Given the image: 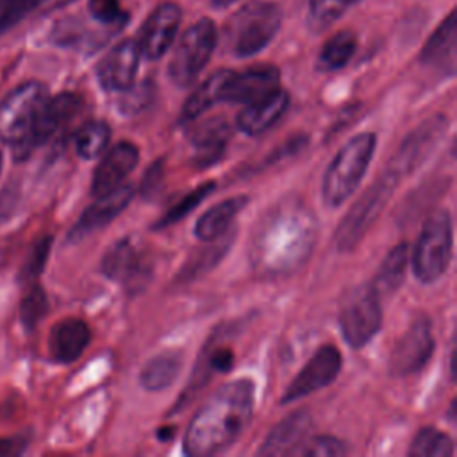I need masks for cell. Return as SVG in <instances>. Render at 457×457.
<instances>
[{
    "mask_svg": "<svg viewBox=\"0 0 457 457\" xmlns=\"http://www.w3.org/2000/svg\"><path fill=\"white\" fill-rule=\"evenodd\" d=\"M312 418L307 409H300L280 420L266 436L259 455H296L298 448L309 437Z\"/></svg>",
    "mask_w": 457,
    "mask_h": 457,
    "instance_id": "18",
    "label": "cell"
},
{
    "mask_svg": "<svg viewBox=\"0 0 457 457\" xmlns=\"http://www.w3.org/2000/svg\"><path fill=\"white\" fill-rule=\"evenodd\" d=\"M277 4L253 0L239 7L225 25V39L236 57H252L264 50L280 29Z\"/></svg>",
    "mask_w": 457,
    "mask_h": 457,
    "instance_id": "4",
    "label": "cell"
},
{
    "mask_svg": "<svg viewBox=\"0 0 457 457\" xmlns=\"http://www.w3.org/2000/svg\"><path fill=\"white\" fill-rule=\"evenodd\" d=\"M207 243H211V245L207 248L200 250L198 255L195 259H191V262L182 270L180 275L184 278H193L200 271H205L211 266H214L221 259V255L227 252V248L230 246L232 236H227V232H225L223 236H220V237H216L212 241H207Z\"/></svg>",
    "mask_w": 457,
    "mask_h": 457,
    "instance_id": "34",
    "label": "cell"
},
{
    "mask_svg": "<svg viewBox=\"0 0 457 457\" xmlns=\"http://www.w3.org/2000/svg\"><path fill=\"white\" fill-rule=\"evenodd\" d=\"M339 327L352 348H362L377 336L382 327V305L371 286H359L346 293L339 309Z\"/></svg>",
    "mask_w": 457,
    "mask_h": 457,
    "instance_id": "9",
    "label": "cell"
},
{
    "mask_svg": "<svg viewBox=\"0 0 457 457\" xmlns=\"http://www.w3.org/2000/svg\"><path fill=\"white\" fill-rule=\"evenodd\" d=\"M255 405V386L237 378L220 386L191 418L184 452L191 457H209L228 450L246 430Z\"/></svg>",
    "mask_w": 457,
    "mask_h": 457,
    "instance_id": "1",
    "label": "cell"
},
{
    "mask_svg": "<svg viewBox=\"0 0 457 457\" xmlns=\"http://www.w3.org/2000/svg\"><path fill=\"white\" fill-rule=\"evenodd\" d=\"M232 70H220L207 77L186 100L182 107V120L191 121L209 111L214 104L221 102V93Z\"/></svg>",
    "mask_w": 457,
    "mask_h": 457,
    "instance_id": "27",
    "label": "cell"
},
{
    "mask_svg": "<svg viewBox=\"0 0 457 457\" xmlns=\"http://www.w3.org/2000/svg\"><path fill=\"white\" fill-rule=\"evenodd\" d=\"M453 253V227L448 211L427 218L412 250V271L420 282L430 284L445 275Z\"/></svg>",
    "mask_w": 457,
    "mask_h": 457,
    "instance_id": "6",
    "label": "cell"
},
{
    "mask_svg": "<svg viewBox=\"0 0 457 457\" xmlns=\"http://www.w3.org/2000/svg\"><path fill=\"white\" fill-rule=\"evenodd\" d=\"M166 428H168V430H159V432H157V436H159L161 439H170V437L173 436V427H171V430H170V427H166Z\"/></svg>",
    "mask_w": 457,
    "mask_h": 457,
    "instance_id": "44",
    "label": "cell"
},
{
    "mask_svg": "<svg viewBox=\"0 0 457 457\" xmlns=\"http://www.w3.org/2000/svg\"><path fill=\"white\" fill-rule=\"evenodd\" d=\"M446 118L445 114H436L428 120H425L421 125H418L398 146L396 154L389 161L387 170L393 171L398 179L403 175L412 173L416 168H420L425 159L434 152L441 137L446 130Z\"/></svg>",
    "mask_w": 457,
    "mask_h": 457,
    "instance_id": "11",
    "label": "cell"
},
{
    "mask_svg": "<svg viewBox=\"0 0 457 457\" xmlns=\"http://www.w3.org/2000/svg\"><path fill=\"white\" fill-rule=\"evenodd\" d=\"M139 150L130 141L116 143L98 162L93 180H91V195L100 198L104 195L112 193L118 189L129 173L137 166Z\"/></svg>",
    "mask_w": 457,
    "mask_h": 457,
    "instance_id": "16",
    "label": "cell"
},
{
    "mask_svg": "<svg viewBox=\"0 0 457 457\" xmlns=\"http://www.w3.org/2000/svg\"><path fill=\"white\" fill-rule=\"evenodd\" d=\"M0 171H2V154H0Z\"/></svg>",
    "mask_w": 457,
    "mask_h": 457,
    "instance_id": "45",
    "label": "cell"
},
{
    "mask_svg": "<svg viewBox=\"0 0 457 457\" xmlns=\"http://www.w3.org/2000/svg\"><path fill=\"white\" fill-rule=\"evenodd\" d=\"M434 352V336L430 320L416 316L407 330L400 336L389 355V371L393 375H412L421 371Z\"/></svg>",
    "mask_w": 457,
    "mask_h": 457,
    "instance_id": "10",
    "label": "cell"
},
{
    "mask_svg": "<svg viewBox=\"0 0 457 457\" xmlns=\"http://www.w3.org/2000/svg\"><path fill=\"white\" fill-rule=\"evenodd\" d=\"M180 18H182V11L177 4L171 2H164L159 7H155L152 11V14L146 18L137 45L141 50V55L155 61L161 59L171 46L179 25H180Z\"/></svg>",
    "mask_w": 457,
    "mask_h": 457,
    "instance_id": "13",
    "label": "cell"
},
{
    "mask_svg": "<svg viewBox=\"0 0 457 457\" xmlns=\"http://www.w3.org/2000/svg\"><path fill=\"white\" fill-rule=\"evenodd\" d=\"M216 39V25L211 18H200L189 25L173 50L168 66L170 79L180 87L189 86L209 62Z\"/></svg>",
    "mask_w": 457,
    "mask_h": 457,
    "instance_id": "8",
    "label": "cell"
},
{
    "mask_svg": "<svg viewBox=\"0 0 457 457\" xmlns=\"http://www.w3.org/2000/svg\"><path fill=\"white\" fill-rule=\"evenodd\" d=\"M141 57L143 55L136 39H125L118 43L96 66L100 84L107 91L118 93L132 89Z\"/></svg>",
    "mask_w": 457,
    "mask_h": 457,
    "instance_id": "15",
    "label": "cell"
},
{
    "mask_svg": "<svg viewBox=\"0 0 457 457\" xmlns=\"http://www.w3.org/2000/svg\"><path fill=\"white\" fill-rule=\"evenodd\" d=\"M409 455L414 457H452L453 441L446 432L436 427H423L411 443Z\"/></svg>",
    "mask_w": 457,
    "mask_h": 457,
    "instance_id": "30",
    "label": "cell"
},
{
    "mask_svg": "<svg viewBox=\"0 0 457 457\" xmlns=\"http://www.w3.org/2000/svg\"><path fill=\"white\" fill-rule=\"evenodd\" d=\"M91 341V330L79 318H64L52 327L48 350L55 362L68 364L82 355Z\"/></svg>",
    "mask_w": 457,
    "mask_h": 457,
    "instance_id": "22",
    "label": "cell"
},
{
    "mask_svg": "<svg viewBox=\"0 0 457 457\" xmlns=\"http://www.w3.org/2000/svg\"><path fill=\"white\" fill-rule=\"evenodd\" d=\"M341 364V352L334 345H321L300 370V373L291 380L280 402L289 403L328 386L339 375Z\"/></svg>",
    "mask_w": 457,
    "mask_h": 457,
    "instance_id": "12",
    "label": "cell"
},
{
    "mask_svg": "<svg viewBox=\"0 0 457 457\" xmlns=\"http://www.w3.org/2000/svg\"><path fill=\"white\" fill-rule=\"evenodd\" d=\"M182 368L180 353L164 352L152 357L139 373V382L148 391H162L175 382Z\"/></svg>",
    "mask_w": 457,
    "mask_h": 457,
    "instance_id": "28",
    "label": "cell"
},
{
    "mask_svg": "<svg viewBox=\"0 0 457 457\" xmlns=\"http://www.w3.org/2000/svg\"><path fill=\"white\" fill-rule=\"evenodd\" d=\"M348 452L346 445L334 437V436H314L311 439H305L303 445L298 448L296 455L305 457H339Z\"/></svg>",
    "mask_w": 457,
    "mask_h": 457,
    "instance_id": "36",
    "label": "cell"
},
{
    "mask_svg": "<svg viewBox=\"0 0 457 457\" xmlns=\"http://www.w3.org/2000/svg\"><path fill=\"white\" fill-rule=\"evenodd\" d=\"M280 87V71L271 64H259L239 73L230 71L221 93V102L252 104Z\"/></svg>",
    "mask_w": 457,
    "mask_h": 457,
    "instance_id": "14",
    "label": "cell"
},
{
    "mask_svg": "<svg viewBox=\"0 0 457 457\" xmlns=\"http://www.w3.org/2000/svg\"><path fill=\"white\" fill-rule=\"evenodd\" d=\"M46 296L43 289L34 284L21 302V321L25 327H34L46 312Z\"/></svg>",
    "mask_w": 457,
    "mask_h": 457,
    "instance_id": "38",
    "label": "cell"
},
{
    "mask_svg": "<svg viewBox=\"0 0 457 457\" xmlns=\"http://www.w3.org/2000/svg\"><path fill=\"white\" fill-rule=\"evenodd\" d=\"M80 107L82 100L75 93L66 91L55 96H48L39 111L30 139V148H36L52 139L62 127H66L75 118Z\"/></svg>",
    "mask_w": 457,
    "mask_h": 457,
    "instance_id": "19",
    "label": "cell"
},
{
    "mask_svg": "<svg viewBox=\"0 0 457 457\" xmlns=\"http://www.w3.org/2000/svg\"><path fill=\"white\" fill-rule=\"evenodd\" d=\"M316 218L302 202L286 200L273 207L255 227L250 246L252 262L266 273L298 268L312 252Z\"/></svg>",
    "mask_w": 457,
    "mask_h": 457,
    "instance_id": "2",
    "label": "cell"
},
{
    "mask_svg": "<svg viewBox=\"0 0 457 457\" xmlns=\"http://www.w3.org/2000/svg\"><path fill=\"white\" fill-rule=\"evenodd\" d=\"M234 364V355L232 350L225 348V346H218L212 350V353L209 355V371H228Z\"/></svg>",
    "mask_w": 457,
    "mask_h": 457,
    "instance_id": "40",
    "label": "cell"
},
{
    "mask_svg": "<svg viewBox=\"0 0 457 457\" xmlns=\"http://www.w3.org/2000/svg\"><path fill=\"white\" fill-rule=\"evenodd\" d=\"M355 50H357V36L352 30L336 32L330 39L325 41L318 55V68L323 71L341 70L350 62Z\"/></svg>",
    "mask_w": 457,
    "mask_h": 457,
    "instance_id": "29",
    "label": "cell"
},
{
    "mask_svg": "<svg viewBox=\"0 0 457 457\" xmlns=\"http://www.w3.org/2000/svg\"><path fill=\"white\" fill-rule=\"evenodd\" d=\"M48 98L41 82L30 80L14 87L0 102V141L12 145L18 154H29L39 111Z\"/></svg>",
    "mask_w": 457,
    "mask_h": 457,
    "instance_id": "5",
    "label": "cell"
},
{
    "mask_svg": "<svg viewBox=\"0 0 457 457\" xmlns=\"http://www.w3.org/2000/svg\"><path fill=\"white\" fill-rule=\"evenodd\" d=\"M216 189V182L209 180L200 184L198 187H195L193 191H189L184 198H180V202H177L173 207H170L162 218L155 223V228H164L171 223H177L179 220H182L184 216H187L191 211H195L212 191Z\"/></svg>",
    "mask_w": 457,
    "mask_h": 457,
    "instance_id": "33",
    "label": "cell"
},
{
    "mask_svg": "<svg viewBox=\"0 0 457 457\" xmlns=\"http://www.w3.org/2000/svg\"><path fill=\"white\" fill-rule=\"evenodd\" d=\"M236 2H239V0H211V4L214 5V7H218V9H223V7H228V5H232V4H236Z\"/></svg>",
    "mask_w": 457,
    "mask_h": 457,
    "instance_id": "43",
    "label": "cell"
},
{
    "mask_svg": "<svg viewBox=\"0 0 457 457\" xmlns=\"http://www.w3.org/2000/svg\"><path fill=\"white\" fill-rule=\"evenodd\" d=\"M421 62L428 68H436L445 73H453L455 70V16L450 12L445 21L432 32L425 43Z\"/></svg>",
    "mask_w": 457,
    "mask_h": 457,
    "instance_id": "24",
    "label": "cell"
},
{
    "mask_svg": "<svg viewBox=\"0 0 457 457\" xmlns=\"http://www.w3.org/2000/svg\"><path fill=\"white\" fill-rule=\"evenodd\" d=\"M398 177L386 170L350 207L346 216L341 220L336 234L334 243L337 252H350L353 250L359 241L364 237L368 228L373 225V221L378 218L386 204L389 202L396 184Z\"/></svg>",
    "mask_w": 457,
    "mask_h": 457,
    "instance_id": "7",
    "label": "cell"
},
{
    "mask_svg": "<svg viewBox=\"0 0 457 457\" xmlns=\"http://www.w3.org/2000/svg\"><path fill=\"white\" fill-rule=\"evenodd\" d=\"M102 273L116 282L125 286H137L143 284L148 268L145 266L141 248L130 239L123 237L116 241L102 259Z\"/></svg>",
    "mask_w": 457,
    "mask_h": 457,
    "instance_id": "17",
    "label": "cell"
},
{
    "mask_svg": "<svg viewBox=\"0 0 457 457\" xmlns=\"http://www.w3.org/2000/svg\"><path fill=\"white\" fill-rule=\"evenodd\" d=\"M132 196H134V187L130 184H121L112 193L100 196L93 205H89L82 212L80 220L70 230V239L77 241L87 236L89 232L98 230L109 221H112L130 204Z\"/></svg>",
    "mask_w": 457,
    "mask_h": 457,
    "instance_id": "20",
    "label": "cell"
},
{
    "mask_svg": "<svg viewBox=\"0 0 457 457\" xmlns=\"http://www.w3.org/2000/svg\"><path fill=\"white\" fill-rule=\"evenodd\" d=\"M162 175V171H161V164H154L148 171H146V177H145V180H141V184H143V193L145 195H148L150 191H155V184H157V180H159V177Z\"/></svg>",
    "mask_w": 457,
    "mask_h": 457,
    "instance_id": "42",
    "label": "cell"
},
{
    "mask_svg": "<svg viewBox=\"0 0 457 457\" xmlns=\"http://www.w3.org/2000/svg\"><path fill=\"white\" fill-rule=\"evenodd\" d=\"M48 0H0V36Z\"/></svg>",
    "mask_w": 457,
    "mask_h": 457,
    "instance_id": "35",
    "label": "cell"
},
{
    "mask_svg": "<svg viewBox=\"0 0 457 457\" xmlns=\"http://www.w3.org/2000/svg\"><path fill=\"white\" fill-rule=\"evenodd\" d=\"M25 443L21 437H0V457L21 453Z\"/></svg>",
    "mask_w": 457,
    "mask_h": 457,
    "instance_id": "41",
    "label": "cell"
},
{
    "mask_svg": "<svg viewBox=\"0 0 457 457\" xmlns=\"http://www.w3.org/2000/svg\"><path fill=\"white\" fill-rule=\"evenodd\" d=\"M357 0H309L307 23L314 32H321L339 20Z\"/></svg>",
    "mask_w": 457,
    "mask_h": 457,
    "instance_id": "32",
    "label": "cell"
},
{
    "mask_svg": "<svg viewBox=\"0 0 457 457\" xmlns=\"http://www.w3.org/2000/svg\"><path fill=\"white\" fill-rule=\"evenodd\" d=\"M409 262V245L398 243L389 250V253L384 257L382 264L378 266L373 282L370 284L373 291L382 298L387 295H393L400 284L403 282L405 270Z\"/></svg>",
    "mask_w": 457,
    "mask_h": 457,
    "instance_id": "26",
    "label": "cell"
},
{
    "mask_svg": "<svg viewBox=\"0 0 457 457\" xmlns=\"http://www.w3.org/2000/svg\"><path fill=\"white\" fill-rule=\"evenodd\" d=\"M50 243H52L50 237H45V239L36 243V246H34V250L30 253V259L27 262V270H25L27 277H36L41 271V268H43V264H45V261L48 257Z\"/></svg>",
    "mask_w": 457,
    "mask_h": 457,
    "instance_id": "39",
    "label": "cell"
},
{
    "mask_svg": "<svg viewBox=\"0 0 457 457\" xmlns=\"http://www.w3.org/2000/svg\"><path fill=\"white\" fill-rule=\"evenodd\" d=\"M375 146L373 132H359L341 146L323 177L321 193L328 207H339L353 195L371 162Z\"/></svg>",
    "mask_w": 457,
    "mask_h": 457,
    "instance_id": "3",
    "label": "cell"
},
{
    "mask_svg": "<svg viewBox=\"0 0 457 457\" xmlns=\"http://www.w3.org/2000/svg\"><path fill=\"white\" fill-rule=\"evenodd\" d=\"M87 9L95 21L114 29L121 27L129 18L120 0H87Z\"/></svg>",
    "mask_w": 457,
    "mask_h": 457,
    "instance_id": "37",
    "label": "cell"
},
{
    "mask_svg": "<svg viewBox=\"0 0 457 457\" xmlns=\"http://www.w3.org/2000/svg\"><path fill=\"white\" fill-rule=\"evenodd\" d=\"M230 137V127L223 118H211L202 121L189 136L193 146V164L196 168H207L218 162Z\"/></svg>",
    "mask_w": 457,
    "mask_h": 457,
    "instance_id": "23",
    "label": "cell"
},
{
    "mask_svg": "<svg viewBox=\"0 0 457 457\" xmlns=\"http://www.w3.org/2000/svg\"><path fill=\"white\" fill-rule=\"evenodd\" d=\"M248 198L239 195V196H230L227 200H221L220 204L212 205L207 209L196 221L195 225V236L200 241H212L227 232L230 223L234 221L236 214L246 205Z\"/></svg>",
    "mask_w": 457,
    "mask_h": 457,
    "instance_id": "25",
    "label": "cell"
},
{
    "mask_svg": "<svg viewBox=\"0 0 457 457\" xmlns=\"http://www.w3.org/2000/svg\"><path fill=\"white\" fill-rule=\"evenodd\" d=\"M111 139V127L105 121H87L75 136V150L82 159L98 157Z\"/></svg>",
    "mask_w": 457,
    "mask_h": 457,
    "instance_id": "31",
    "label": "cell"
},
{
    "mask_svg": "<svg viewBox=\"0 0 457 457\" xmlns=\"http://www.w3.org/2000/svg\"><path fill=\"white\" fill-rule=\"evenodd\" d=\"M289 105V95L282 87L248 104L237 116V129L248 136H259L273 127Z\"/></svg>",
    "mask_w": 457,
    "mask_h": 457,
    "instance_id": "21",
    "label": "cell"
}]
</instances>
